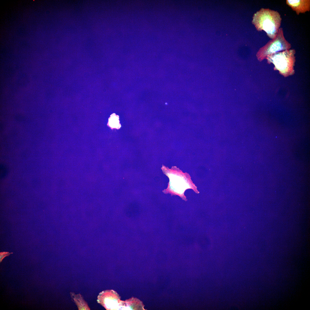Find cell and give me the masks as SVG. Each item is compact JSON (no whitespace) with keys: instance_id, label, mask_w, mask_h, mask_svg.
<instances>
[{"instance_id":"obj_7","label":"cell","mask_w":310,"mask_h":310,"mask_svg":"<svg viewBox=\"0 0 310 310\" xmlns=\"http://www.w3.org/2000/svg\"><path fill=\"white\" fill-rule=\"evenodd\" d=\"M108 123L111 128L118 127L119 125L118 117L115 115H112L109 118Z\"/></svg>"},{"instance_id":"obj_2","label":"cell","mask_w":310,"mask_h":310,"mask_svg":"<svg viewBox=\"0 0 310 310\" xmlns=\"http://www.w3.org/2000/svg\"><path fill=\"white\" fill-rule=\"evenodd\" d=\"M295 53L294 49L286 50L269 55L266 59L268 63L274 65V70L278 71L281 75L286 77L295 73Z\"/></svg>"},{"instance_id":"obj_9","label":"cell","mask_w":310,"mask_h":310,"mask_svg":"<svg viewBox=\"0 0 310 310\" xmlns=\"http://www.w3.org/2000/svg\"><path fill=\"white\" fill-rule=\"evenodd\" d=\"M13 253H9L8 252H3L0 253V262L1 263L4 258L7 256H8L10 254Z\"/></svg>"},{"instance_id":"obj_3","label":"cell","mask_w":310,"mask_h":310,"mask_svg":"<svg viewBox=\"0 0 310 310\" xmlns=\"http://www.w3.org/2000/svg\"><path fill=\"white\" fill-rule=\"evenodd\" d=\"M291 47V44L285 39L282 28H279L276 37L260 48L256 56L258 60L261 61L269 55L290 49Z\"/></svg>"},{"instance_id":"obj_8","label":"cell","mask_w":310,"mask_h":310,"mask_svg":"<svg viewBox=\"0 0 310 310\" xmlns=\"http://www.w3.org/2000/svg\"><path fill=\"white\" fill-rule=\"evenodd\" d=\"M8 169L5 165L1 164L0 165V178L2 179L7 175Z\"/></svg>"},{"instance_id":"obj_1","label":"cell","mask_w":310,"mask_h":310,"mask_svg":"<svg viewBox=\"0 0 310 310\" xmlns=\"http://www.w3.org/2000/svg\"><path fill=\"white\" fill-rule=\"evenodd\" d=\"M281 21L280 15L277 11L262 8L254 14L252 22L258 31H264L273 39L278 33Z\"/></svg>"},{"instance_id":"obj_6","label":"cell","mask_w":310,"mask_h":310,"mask_svg":"<svg viewBox=\"0 0 310 310\" xmlns=\"http://www.w3.org/2000/svg\"><path fill=\"white\" fill-rule=\"evenodd\" d=\"M71 296L77 305L79 310H90L87 303L84 301L80 294H75L71 292Z\"/></svg>"},{"instance_id":"obj_5","label":"cell","mask_w":310,"mask_h":310,"mask_svg":"<svg viewBox=\"0 0 310 310\" xmlns=\"http://www.w3.org/2000/svg\"><path fill=\"white\" fill-rule=\"evenodd\" d=\"M286 2L298 15L310 10V0H286Z\"/></svg>"},{"instance_id":"obj_4","label":"cell","mask_w":310,"mask_h":310,"mask_svg":"<svg viewBox=\"0 0 310 310\" xmlns=\"http://www.w3.org/2000/svg\"><path fill=\"white\" fill-rule=\"evenodd\" d=\"M115 294L113 290L103 291L98 296V302L107 309H115L117 301Z\"/></svg>"}]
</instances>
